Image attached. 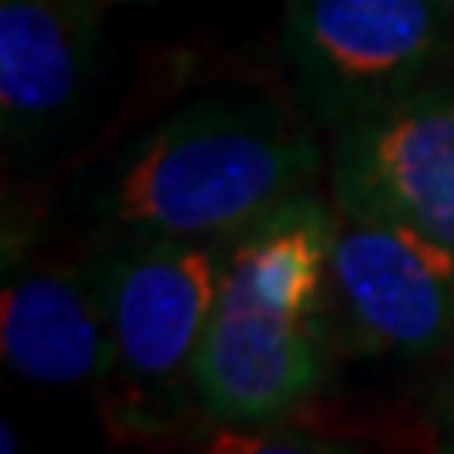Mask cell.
Here are the masks:
<instances>
[{"instance_id": "obj_1", "label": "cell", "mask_w": 454, "mask_h": 454, "mask_svg": "<svg viewBox=\"0 0 454 454\" xmlns=\"http://www.w3.org/2000/svg\"><path fill=\"white\" fill-rule=\"evenodd\" d=\"M318 145L269 98L212 95L125 152L103 205L118 231L235 239L318 175Z\"/></svg>"}, {"instance_id": "obj_2", "label": "cell", "mask_w": 454, "mask_h": 454, "mask_svg": "<svg viewBox=\"0 0 454 454\" xmlns=\"http://www.w3.org/2000/svg\"><path fill=\"white\" fill-rule=\"evenodd\" d=\"M231 239L118 231L95 254L110 367L103 387L129 432H160L193 397L197 352L216 310Z\"/></svg>"}, {"instance_id": "obj_3", "label": "cell", "mask_w": 454, "mask_h": 454, "mask_svg": "<svg viewBox=\"0 0 454 454\" xmlns=\"http://www.w3.org/2000/svg\"><path fill=\"white\" fill-rule=\"evenodd\" d=\"M284 61L322 125L367 118L432 83L454 53L447 0H284Z\"/></svg>"}, {"instance_id": "obj_4", "label": "cell", "mask_w": 454, "mask_h": 454, "mask_svg": "<svg viewBox=\"0 0 454 454\" xmlns=\"http://www.w3.org/2000/svg\"><path fill=\"white\" fill-rule=\"evenodd\" d=\"M330 303L356 356L432 360L454 345V250L394 220L340 216Z\"/></svg>"}, {"instance_id": "obj_5", "label": "cell", "mask_w": 454, "mask_h": 454, "mask_svg": "<svg viewBox=\"0 0 454 454\" xmlns=\"http://www.w3.org/2000/svg\"><path fill=\"white\" fill-rule=\"evenodd\" d=\"M330 193L340 216L394 220L454 250V80H432L345 125Z\"/></svg>"}, {"instance_id": "obj_6", "label": "cell", "mask_w": 454, "mask_h": 454, "mask_svg": "<svg viewBox=\"0 0 454 454\" xmlns=\"http://www.w3.org/2000/svg\"><path fill=\"white\" fill-rule=\"evenodd\" d=\"M330 379V315L284 307L223 277L197 352L193 402L220 424H273Z\"/></svg>"}, {"instance_id": "obj_7", "label": "cell", "mask_w": 454, "mask_h": 454, "mask_svg": "<svg viewBox=\"0 0 454 454\" xmlns=\"http://www.w3.org/2000/svg\"><path fill=\"white\" fill-rule=\"evenodd\" d=\"M103 23L95 0H0V125L16 152H38L91 91Z\"/></svg>"}, {"instance_id": "obj_8", "label": "cell", "mask_w": 454, "mask_h": 454, "mask_svg": "<svg viewBox=\"0 0 454 454\" xmlns=\"http://www.w3.org/2000/svg\"><path fill=\"white\" fill-rule=\"evenodd\" d=\"M0 356L12 375L35 387H103L110 337L95 258L83 265L23 269L4 280Z\"/></svg>"}, {"instance_id": "obj_9", "label": "cell", "mask_w": 454, "mask_h": 454, "mask_svg": "<svg viewBox=\"0 0 454 454\" xmlns=\"http://www.w3.org/2000/svg\"><path fill=\"white\" fill-rule=\"evenodd\" d=\"M439 424H443V432L450 435L454 443V345H450V364H447V375H443V387H439Z\"/></svg>"}, {"instance_id": "obj_10", "label": "cell", "mask_w": 454, "mask_h": 454, "mask_svg": "<svg viewBox=\"0 0 454 454\" xmlns=\"http://www.w3.org/2000/svg\"><path fill=\"white\" fill-rule=\"evenodd\" d=\"M447 4H450V8H454V0H447Z\"/></svg>"}, {"instance_id": "obj_11", "label": "cell", "mask_w": 454, "mask_h": 454, "mask_svg": "<svg viewBox=\"0 0 454 454\" xmlns=\"http://www.w3.org/2000/svg\"><path fill=\"white\" fill-rule=\"evenodd\" d=\"M95 4H103V0H95Z\"/></svg>"}]
</instances>
